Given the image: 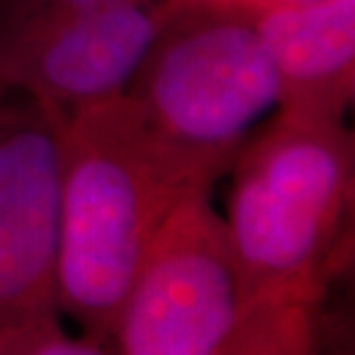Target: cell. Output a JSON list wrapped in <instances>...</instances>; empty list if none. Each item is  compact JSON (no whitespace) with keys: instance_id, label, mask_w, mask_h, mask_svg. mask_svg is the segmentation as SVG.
Wrapping results in <instances>:
<instances>
[{"instance_id":"6da1fadb","label":"cell","mask_w":355,"mask_h":355,"mask_svg":"<svg viewBox=\"0 0 355 355\" xmlns=\"http://www.w3.org/2000/svg\"><path fill=\"white\" fill-rule=\"evenodd\" d=\"M51 113L60 148L58 304L104 344L166 215L212 184L155 139L130 92Z\"/></svg>"},{"instance_id":"7a4b0ae2","label":"cell","mask_w":355,"mask_h":355,"mask_svg":"<svg viewBox=\"0 0 355 355\" xmlns=\"http://www.w3.org/2000/svg\"><path fill=\"white\" fill-rule=\"evenodd\" d=\"M229 231L254 307H314L353 191L344 123L279 113L236 157Z\"/></svg>"},{"instance_id":"3957f363","label":"cell","mask_w":355,"mask_h":355,"mask_svg":"<svg viewBox=\"0 0 355 355\" xmlns=\"http://www.w3.org/2000/svg\"><path fill=\"white\" fill-rule=\"evenodd\" d=\"M127 355L307 353L309 307H254L210 189L168 212L113 328Z\"/></svg>"},{"instance_id":"277c9868","label":"cell","mask_w":355,"mask_h":355,"mask_svg":"<svg viewBox=\"0 0 355 355\" xmlns=\"http://www.w3.org/2000/svg\"><path fill=\"white\" fill-rule=\"evenodd\" d=\"M130 95L155 139L212 184L236 162L247 130L277 104V83L254 17L191 10L171 17Z\"/></svg>"},{"instance_id":"5b68a950","label":"cell","mask_w":355,"mask_h":355,"mask_svg":"<svg viewBox=\"0 0 355 355\" xmlns=\"http://www.w3.org/2000/svg\"><path fill=\"white\" fill-rule=\"evenodd\" d=\"M60 148L53 113L0 132V355H95L55 321Z\"/></svg>"},{"instance_id":"8992f818","label":"cell","mask_w":355,"mask_h":355,"mask_svg":"<svg viewBox=\"0 0 355 355\" xmlns=\"http://www.w3.org/2000/svg\"><path fill=\"white\" fill-rule=\"evenodd\" d=\"M164 24L162 7L146 0L83 12L35 10L0 37V79L58 113L102 102L125 92Z\"/></svg>"},{"instance_id":"52a82bcc","label":"cell","mask_w":355,"mask_h":355,"mask_svg":"<svg viewBox=\"0 0 355 355\" xmlns=\"http://www.w3.org/2000/svg\"><path fill=\"white\" fill-rule=\"evenodd\" d=\"M284 116L344 123L355 88V0H311L254 17Z\"/></svg>"},{"instance_id":"ba28073f","label":"cell","mask_w":355,"mask_h":355,"mask_svg":"<svg viewBox=\"0 0 355 355\" xmlns=\"http://www.w3.org/2000/svg\"><path fill=\"white\" fill-rule=\"evenodd\" d=\"M300 3H311V0H164L162 3V14H164L166 21L191 10L236 12V14H247V17H257L261 12L275 10V7L300 5Z\"/></svg>"},{"instance_id":"9c48e42d","label":"cell","mask_w":355,"mask_h":355,"mask_svg":"<svg viewBox=\"0 0 355 355\" xmlns=\"http://www.w3.org/2000/svg\"><path fill=\"white\" fill-rule=\"evenodd\" d=\"M40 10L49 12H83V10H99V7H109L123 0H37Z\"/></svg>"}]
</instances>
